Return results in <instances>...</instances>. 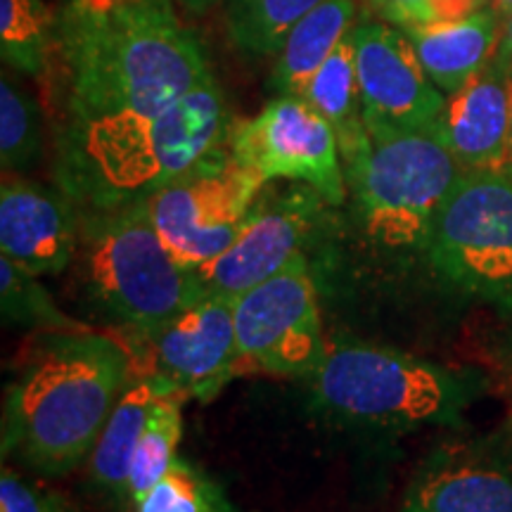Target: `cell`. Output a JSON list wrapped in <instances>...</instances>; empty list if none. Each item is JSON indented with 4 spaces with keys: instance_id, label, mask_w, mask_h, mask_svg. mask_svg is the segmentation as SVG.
<instances>
[{
    "instance_id": "1",
    "label": "cell",
    "mask_w": 512,
    "mask_h": 512,
    "mask_svg": "<svg viewBox=\"0 0 512 512\" xmlns=\"http://www.w3.org/2000/svg\"><path fill=\"white\" fill-rule=\"evenodd\" d=\"M214 79L171 0H69L46 81L57 121L155 117Z\"/></svg>"
},
{
    "instance_id": "2",
    "label": "cell",
    "mask_w": 512,
    "mask_h": 512,
    "mask_svg": "<svg viewBox=\"0 0 512 512\" xmlns=\"http://www.w3.org/2000/svg\"><path fill=\"white\" fill-rule=\"evenodd\" d=\"M226 98L214 79L155 117L69 121L57 133V185L79 211L145 202L228 143Z\"/></svg>"
},
{
    "instance_id": "3",
    "label": "cell",
    "mask_w": 512,
    "mask_h": 512,
    "mask_svg": "<svg viewBox=\"0 0 512 512\" xmlns=\"http://www.w3.org/2000/svg\"><path fill=\"white\" fill-rule=\"evenodd\" d=\"M131 377L119 339L88 330L48 332L5 394L3 456L41 475H64L91 456Z\"/></svg>"
},
{
    "instance_id": "4",
    "label": "cell",
    "mask_w": 512,
    "mask_h": 512,
    "mask_svg": "<svg viewBox=\"0 0 512 512\" xmlns=\"http://www.w3.org/2000/svg\"><path fill=\"white\" fill-rule=\"evenodd\" d=\"M76 283L86 302L128 332H147L204 294L195 271L171 256L145 202L79 211Z\"/></svg>"
},
{
    "instance_id": "5",
    "label": "cell",
    "mask_w": 512,
    "mask_h": 512,
    "mask_svg": "<svg viewBox=\"0 0 512 512\" xmlns=\"http://www.w3.org/2000/svg\"><path fill=\"white\" fill-rule=\"evenodd\" d=\"M318 406L339 420L377 430L458 425L477 394L470 375L373 344H328L309 377Z\"/></svg>"
},
{
    "instance_id": "6",
    "label": "cell",
    "mask_w": 512,
    "mask_h": 512,
    "mask_svg": "<svg viewBox=\"0 0 512 512\" xmlns=\"http://www.w3.org/2000/svg\"><path fill=\"white\" fill-rule=\"evenodd\" d=\"M368 133V150L344 171L363 230L384 247L425 249L434 216L463 169L437 124Z\"/></svg>"
},
{
    "instance_id": "7",
    "label": "cell",
    "mask_w": 512,
    "mask_h": 512,
    "mask_svg": "<svg viewBox=\"0 0 512 512\" xmlns=\"http://www.w3.org/2000/svg\"><path fill=\"white\" fill-rule=\"evenodd\" d=\"M425 252L434 271L482 299H512V174L460 171L434 216Z\"/></svg>"
},
{
    "instance_id": "8",
    "label": "cell",
    "mask_w": 512,
    "mask_h": 512,
    "mask_svg": "<svg viewBox=\"0 0 512 512\" xmlns=\"http://www.w3.org/2000/svg\"><path fill=\"white\" fill-rule=\"evenodd\" d=\"M264 188L226 143L147 197L145 207L171 256L197 271L235 240Z\"/></svg>"
},
{
    "instance_id": "9",
    "label": "cell",
    "mask_w": 512,
    "mask_h": 512,
    "mask_svg": "<svg viewBox=\"0 0 512 512\" xmlns=\"http://www.w3.org/2000/svg\"><path fill=\"white\" fill-rule=\"evenodd\" d=\"M233 316L242 370L309 380L328 354L316 285L304 254L235 297Z\"/></svg>"
},
{
    "instance_id": "10",
    "label": "cell",
    "mask_w": 512,
    "mask_h": 512,
    "mask_svg": "<svg viewBox=\"0 0 512 512\" xmlns=\"http://www.w3.org/2000/svg\"><path fill=\"white\" fill-rule=\"evenodd\" d=\"M228 147L264 183L285 178L311 185L328 204H342L347 197L335 131L304 98L280 95L254 119L235 121Z\"/></svg>"
},
{
    "instance_id": "11",
    "label": "cell",
    "mask_w": 512,
    "mask_h": 512,
    "mask_svg": "<svg viewBox=\"0 0 512 512\" xmlns=\"http://www.w3.org/2000/svg\"><path fill=\"white\" fill-rule=\"evenodd\" d=\"M235 299L204 292L147 332H133L147 354L145 370L185 399L211 401L242 373Z\"/></svg>"
},
{
    "instance_id": "12",
    "label": "cell",
    "mask_w": 512,
    "mask_h": 512,
    "mask_svg": "<svg viewBox=\"0 0 512 512\" xmlns=\"http://www.w3.org/2000/svg\"><path fill=\"white\" fill-rule=\"evenodd\" d=\"M323 204L328 202L311 185L278 195L261 190L235 240L195 271L202 290L235 299L283 271L302 254Z\"/></svg>"
},
{
    "instance_id": "13",
    "label": "cell",
    "mask_w": 512,
    "mask_h": 512,
    "mask_svg": "<svg viewBox=\"0 0 512 512\" xmlns=\"http://www.w3.org/2000/svg\"><path fill=\"white\" fill-rule=\"evenodd\" d=\"M351 41L368 131L437 124L446 95L427 76L406 31L363 19L351 29Z\"/></svg>"
},
{
    "instance_id": "14",
    "label": "cell",
    "mask_w": 512,
    "mask_h": 512,
    "mask_svg": "<svg viewBox=\"0 0 512 512\" xmlns=\"http://www.w3.org/2000/svg\"><path fill=\"white\" fill-rule=\"evenodd\" d=\"M399 512H512V437L456 441L422 460Z\"/></svg>"
},
{
    "instance_id": "15",
    "label": "cell",
    "mask_w": 512,
    "mask_h": 512,
    "mask_svg": "<svg viewBox=\"0 0 512 512\" xmlns=\"http://www.w3.org/2000/svg\"><path fill=\"white\" fill-rule=\"evenodd\" d=\"M81 214L64 190L5 174L0 190V249L31 275L74 264Z\"/></svg>"
},
{
    "instance_id": "16",
    "label": "cell",
    "mask_w": 512,
    "mask_h": 512,
    "mask_svg": "<svg viewBox=\"0 0 512 512\" xmlns=\"http://www.w3.org/2000/svg\"><path fill=\"white\" fill-rule=\"evenodd\" d=\"M512 74L496 60L448 93L437 131L463 171L505 169L510 155Z\"/></svg>"
},
{
    "instance_id": "17",
    "label": "cell",
    "mask_w": 512,
    "mask_h": 512,
    "mask_svg": "<svg viewBox=\"0 0 512 512\" xmlns=\"http://www.w3.org/2000/svg\"><path fill=\"white\" fill-rule=\"evenodd\" d=\"M166 392H176V389H171L162 377L150 370L131 373L88 456L91 484L114 505H131L128 475H131L133 451L145 430L152 406Z\"/></svg>"
},
{
    "instance_id": "18",
    "label": "cell",
    "mask_w": 512,
    "mask_h": 512,
    "mask_svg": "<svg viewBox=\"0 0 512 512\" xmlns=\"http://www.w3.org/2000/svg\"><path fill=\"white\" fill-rule=\"evenodd\" d=\"M434 86L448 95L494 60L501 41V19L491 8L456 22H430L406 29Z\"/></svg>"
},
{
    "instance_id": "19",
    "label": "cell",
    "mask_w": 512,
    "mask_h": 512,
    "mask_svg": "<svg viewBox=\"0 0 512 512\" xmlns=\"http://www.w3.org/2000/svg\"><path fill=\"white\" fill-rule=\"evenodd\" d=\"M356 0H325L287 34L273 67V86L280 95L304 98L306 88L325 60L354 29Z\"/></svg>"
},
{
    "instance_id": "20",
    "label": "cell",
    "mask_w": 512,
    "mask_h": 512,
    "mask_svg": "<svg viewBox=\"0 0 512 512\" xmlns=\"http://www.w3.org/2000/svg\"><path fill=\"white\" fill-rule=\"evenodd\" d=\"M304 100L323 114L335 131L344 171H349L370 145V133L363 114L361 86L356 74V50L351 34L335 48L313 81L306 88Z\"/></svg>"
},
{
    "instance_id": "21",
    "label": "cell",
    "mask_w": 512,
    "mask_h": 512,
    "mask_svg": "<svg viewBox=\"0 0 512 512\" xmlns=\"http://www.w3.org/2000/svg\"><path fill=\"white\" fill-rule=\"evenodd\" d=\"M320 3L325 0H228V36L249 55H278L287 34Z\"/></svg>"
},
{
    "instance_id": "22",
    "label": "cell",
    "mask_w": 512,
    "mask_h": 512,
    "mask_svg": "<svg viewBox=\"0 0 512 512\" xmlns=\"http://www.w3.org/2000/svg\"><path fill=\"white\" fill-rule=\"evenodd\" d=\"M183 401V394L166 392L152 406L145 430L133 451L131 475H128V501L133 508L176 463V446L183 434Z\"/></svg>"
},
{
    "instance_id": "23",
    "label": "cell",
    "mask_w": 512,
    "mask_h": 512,
    "mask_svg": "<svg viewBox=\"0 0 512 512\" xmlns=\"http://www.w3.org/2000/svg\"><path fill=\"white\" fill-rule=\"evenodd\" d=\"M55 24L43 0H0V50L19 72L46 79Z\"/></svg>"
},
{
    "instance_id": "24",
    "label": "cell",
    "mask_w": 512,
    "mask_h": 512,
    "mask_svg": "<svg viewBox=\"0 0 512 512\" xmlns=\"http://www.w3.org/2000/svg\"><path fill=\"white\" fill-rule=\"evenodd\" d=\"M41 112L17 81H0V162L5 174L22 171L41 157Z\"/></svg>"
},
{
    "instance_id": "25",
    "label": "cell",
    "mask_w": 512,
    "mask_h": 512,
    "mask_svg": "<svg viewBox=\"0 0 512 512\" xmlns=\"http://www.w3.org/2000/svg\"><path fill=\"white\" fill-rule=\"evenodd\" d=\"M0 304L5 323L43 328L48 332L81 330L83 325L60 311L48 290L36 283V275L19 268L8 256L0 259Z\"/></svg>"
},
{
    "instance_id": "26",
    "label": "cell",
    "mask_w": 512,
    "mask_h": 512,
    "mask_svg": "<svg viewBox=\"0 0 512 512\" xmlns=\"http://www.w3.org/2000/svg\"><path fill=\"white\" fill-rule=\"evenodd\" d=\"M136 512H216L211 486L176 458L171 470L136 505Z\"/></svg>"
},
{
    "instance_id": "27",
    "label": "cell",
    "mask_w": 512,
    "mask_h": 512,
    "mask_svg": "<svg viewBox=\"0 0 512 512\" xmlns=\"http://www.w3.org/2000/svg\"><path fill=\"white\" fill-rule=\"evenodd\" d=\"M0 512H67L55 496L24 482L8 465L0 475Z\"/></svg>"
},
{
    "instance_id": "28",
    "label": "cell",
    "mask_w": 512,
    "mask_h": 512,
    "mask_svg": "<svg viewBox=\"0 0 512 512\" xmlns=\"http://www.w3.org/2000/svg\"><path fill=\"white\" fill-rule=\"evenodd\" d=\"M377 15L399 29H413L432 22L430 0H370Z\"/></svg>"
},
{
    "instance_id": "29",
    "label": "cell",
    "mask_w": 512,
    "mask_h": 512,
    "mask_svg": "<svg viewBox=\"0 0 512 512\" xmlns=\"http://www.w3.org/2000/svg\"><path fill=\"white\" fill-rule=\"evenodd\" d=\"M484 0H430L432 22H456L475 15Z\"/></svg>"
},
{
    "instance_id": "30",
    "label": "cell",
    "mask_w": 512,
    "mask_h": 512,
    "mask_svg": "<svg viewBox=\"0 0 512 512\" xmlns=\"http://www.w3.org/2000/svg\"><path fill=\"white\" fill-rule=\"evenodd\" d=\"M494 60L512 74V15L503 22L501 41H498V50H496Z\"/></svg>"
},
{
    "instance_id": "31",
    "label": "cell",
    "mask_w": 512,
    "mask_h": 512,
    "mask_svg": "<svg viewBox=\"0 0 512 512\" xmlns=\"http://www.w3.org/2000/svg\"><path fill=\"white\" fill-rule=\"evenodd\" d=\"M486 8H491L498 15L501 22H505L512 15V0H484Z\"/></svg>"
},
{
    "instance_id": "32",
    "label": "cell",
    "mask_w": 512,
    "mask_h": 512,
    "mask_svg": "<svg viewBox=\"0 0 512 512\" xmlns=\"http://www.w3.org/2000/svg\"><path fill=\"white\" fill-rule=\"evenodd\" d=\"M176 3H181L185 10L197 12V15H200V12H207V10L214 8V5L219 3V0H176Z\"/></svg>"
},
{
    "instance_id": "33",
    "label": "cell",
    "mask_w": 512,
    "mask_h": 512,
    "mask_svg": "<svg viewBox=\"0 0 512 512\" xmlns=\"http://www.w3.org/2000/svg\"><path fill=\"white\" fill-rule=\"evenodd\" d=\"M505 169L512 174V124H510V155H508V166H505Z\"/></svg>"
},
{
    "instance_id": "34",
    "label": "cell",
    "mask_w": 512,
    "mask_h": 512,
    "mask_svg": "<svg viewBox=\"0 0 512 512\" xmlns=\"http://www.w3.org/2000/svg\"><path fill=\"white\" fill-rule=\"evenodd\" d=\"M510 351H512V347H510Z\"/></svg>"
}]
</instances>
